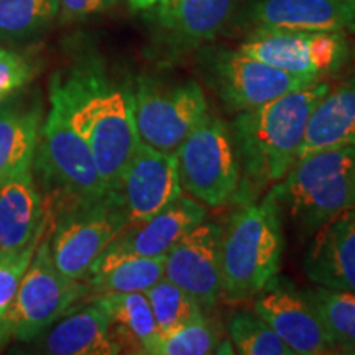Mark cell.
Listing matches in <instances>:
<instances>
[{"instance_id":"6da1fadb","label":"cell","mask_w":355,"mask_h":355,"mask_svg":"<svg viewBox=\"0 0 355 355\" xmlns=\"http://www.w3.org/2000/svg\"><path fill=\"white\" fill-rule=\"evenodd\" d=\"M50 101L86 140L102 180L114 193L140 141L132 89L110 79L96 61H86L53 76Z\"/></svg>"},{"instance_id":"7a4b0ae2","label":"cell","mask_w":355,"mask_h":355,"mask_svg":"<svg viewBox=\"0 0 355 355\" xmlns=\"http://www.w3.org/2000/svg\"><path fill=\"white\" fill-rule=\"evenodd\" d=\"M329 87L319 79L260 107L237 112L229 127L241 170L252 183L277 184L286 176L298 158L311 114Z\"/></svg>"},{"instance_id":"3957f363","label":"cell","mask_w":355,"mask_h":355,"mask_svg":"<svg viewBox=\"0 0 355 355\" xmlns=\"http://www.w3.org/2000/svg\"><path fill=\"white\" fill-rule=\"evenodd\" d=\"M283 248L277 191H270L261 201L237 207L222 229V296L232 303L254 298L278 275Z\"/></svg>"},{"instance_id":"277c9868","label":"cell","mask_w":355,"mask_h":355,"mask_svg":"<svg viewBox=\"0 0 355 355\" xmlns=\"http://www.w3.org/2000/svg\"><path fill=\"white\" fill-rule=\"evenodd\" d=\"M273 189L298 232L311 237L332 217L355 207V145L296 159Z\"/></svg>"},{"instance_id":"5b68a950","label":"cell","mask_w":355,"mask_h":355,"mask_svg":"<svg viewBox=\"0 0 355 355\" xmlns=\"http://www.w3.org/2000/svg\"><path fill=\"white\" fill-rule=\"evenodd\" d=\"M33 171L44 189L71 207L101 201L109 194L91 148L63 112L51 104L40 128Z\"/></svg>"},{"instance_id":"8992f818","label":"cell","mask_w":355,"mask_h":355,"mask_svg":"<svg viewBox=\"0 0 355 355\" xmlns=\"http://www.w3.org/2000/svg\"><path fill=\"white\" fill-rule=\"evenodd\" d=\"M86 291L83 282L64 277L56 268L51 259L50 237L43 232L15 298L2 318L0 343L6 344L10 339L25 343L43 334Z\"/></svg>"},{"instance_id":"52a82bcc","label":"cell","mask_w":355,"mask_h":355,"mask_svg":"<svg viewBox=\"0 0 355 355\" xmlns=\"http://www.w3.org/2000/svg\"><path fill=\"white\" fill-rule=\"evenodd\" d=\"M183 191L204 206L227 204L241 184V162L230 127L207 112L176 150Z\"/></svg>"},{"instance_id":"ba28073f","label":"cell","mask_w":355,"mask_h":355,"mask_svg":"<svg viewBox=\"0 0 355 355\" xmlns=\"http://www.w3.org/2000/svg\"><path fill=\"white\" fill-rule=\"evenodd\" d=\"M132 104L139 140L163 153H176L209 112L206 94L196 81L166 84L139 78L132 89Z\"/></svg>"},{"instance_id":"9c48e42d","label":"cell","mask_w":355,"mask_h":355,"mask_svg":"<svg viewBox=\"0 0 355 355\" xmlns=\"http://www.w3.org/2000/svg\"><path fill=\"white\" fill-rule=\"evenodd\" d=\"M127 227L114 193L101 201L71 207L50 235L53 263L64 277L83 282L94 261Z\"/></svg>"},{"instance_id":"30bf717a","label":"cell","mask_w":355,"mask_h":355,"mask_svg":"<svg viewBox=\"0 0 355 355\" xmlns=\"http://www.w3.org/2000/svg\"><path fill=\"white\" fill-rule=\"evenodd\" d=\"M239 50L248 56L296 74L322 79L347 61L345 33L254 30Z\"/></svg>"},{"instance_id":"8fae6325","label":"cell","mask_w":355,"mask_h":355,"mask_svg":"<svg viewBox=\"0 0 355 355\" xmlns=\"http://www.w3.org/2000/svg\"><path fill=\"white\" fill-rule=\"evenodd\" d=\"M211 74L217 94L234 112L257 109L295 89L319 81L286 73L241 50L216 53L211 61Z\"/></svg>"},{"instance_id":"7c38bea8","label":"cell","mask_w":355,"mask_h":355,"mask_svg":"<svg viewBox=\"0 0 355 355\" xmlns=\"http://www.w3.org/2000/svg\"><path fill=\"white\" fill-rule=\"evenodd\" d=\"M254 311L295 355L334 352V344L304 291L288 278L273 277L254 296Z\"/></svg>"},{"instance_id":"4fadbf2b","label":"cell","mask_w":355,"mask_h":355,"mask_svg":"<svg viewBox=\"0 0 355 355\" xmlns=\"http://www.w3.org/2000/svg\"><path fill=\"white\" fill-rule=\"evenodd\" d=\"M114 194L127 219V227L157 214L183 194L176 155L163 153L139 141Z\"/></svg>"},{"instance_id":"5bb4252c","label":"cell","mask_w":355,"mask_h":355,"mask_svg":"<svg viewBox=\"0 0 355 355\" xmlns=\"http://www.w3.org/2000/svg\"><path fill=\"white\" fill-rule=\"evenodd\" d=\"M222 227L204 219L165 255V278L191 293L202 311H209L222 296Z\"/></svg>"},{"instance_id":"9a60e30c","label":"cell","mask_w":355,"mask_h":355,"mask_svg":"<svg viewBox=\"0 0 355 355\" xmlns=\"http://www.w3.org/2000/svg\"><path fill=\"white\" fill-rule=\"evenodd\" d=\"M245 20L254 30L355 33V0H250Z\"/></svg>"},{"instance_id":"2e32d148","label":"cell","mask_w":355,"mask_h":355,"mask_svg":"<svg viewBox=\"0 0 355 355\" xmlns=\"http://www.w3.org/2000/svg\"><path fill=\"white\" fill-rule=\"evenodd\" d=\"M303 272L314 285L355 293V207L334 216L311 235Z\"/></svg>"},{"instance_id":"e0dca14e","label":"cell","mask_w":355,"mask_h":355,"mask_svg":"<svg viewBox=\"0 0 355 355\" xmlns=\"http://www.w3.org/2000/svg\"><path fill=\"white\" fill-rule=\"evenodd\" d=\"M241 0H157L152 20L173 50L211 42L229 24Z\"/></svg>"},{"instance_id":"ac0fdd59","label":"cell","mask_w":355,"mask_h":355,"mask_svg":"<svg viewBox=\"0 0 355 355\" xmlns=\"http://www.w3.org/2000/svg\"><path fill=\"white\" fill-rule=\"evenodd\" d=\"M206 216L207 211L202 202L181 194L157 214L123 229L109 248L146 259L165 257L166 252L189 230L201 224Z\"/></svg>"},{"instance_id":"d6986e66","label":"cell","mask_w":355,"mask_h":355,"mask_svg":"<svg viewBox=\"0 0 355 355\" xmlns=\"http://www.w3.org/2000/svg\"><path fill=\"white\" fill-rule=\"evenodd\" d=\"M48 224L33 166L0 184V252L32 243Z\"/></svg>"},{"instance_id":"ffe728a7","label":"cell","mask_w":355,"mask_h":355,"mask_svg":"<svg viewBox=\"0 0 355 355\" xmlns=\"http://www.w3.org/2000/svg\"><path fill=\"white\" fill-rule=\"evenodd\" d=\"M355 145V74L329 87L311 114L301 141L298 158L321 152Z\"/></svg>"},{"instance_id":"44dd1931","label":"cell","mask_w":355,"mask_h":355,"mask_svg":"<svg viewBox=\"0 0 355 355\" xmlns=\"http://www.w3.org/2000/svg\"><path fill=\"white\" fill-rule=\"evenodd\" d=\"M44 352L53 355H115L121 349L109 331L105 313L96 301L56 321L44 339Z\"/></svg>"},{"instance_id":"7402d4cb","label":"cell","mask_w":355,"mask_h":355,"mask_svg":"<svg viewBox=\"0 0 355 355\" xmlns=\"http://www.w3.org/2000/svg\"><path fill=\"white\" fill-rule=\"evenodd\" d=\"M94 301L107 316L110 336L121 352L150 354L159 329L145 293H109L97 295Z\"/></svg>"},{"instance_id":"603a6c76","label":"cell","mask_w":355,"mask_h":355,"mask_svg":"<svg viewBox=\"0 0 355 355\" xmlns=\"http://www.w3.org/2000/svg\"><path fill=\"white\" fill-rule=\"evenodd\" d=\"M165 277V257L146 259L105 248L83 282L94 295L146 293Z\"/></svg>"},{"instance_id":"cb8c5ba5","label":"cell","mask_w":355,"mask_h":355,"mask_svg":"<svg viewBox=\"0 0 355 355\" xmlns=\"http://www.w3.org/2000/svg\"><path fill=\"white\" fill-rule=\"evenodd\" d=\"M42 128V107L0 110V184L33 166Z\"/></svg>"},{"instance_id":"d4e9b609","label":"cell","mask_w":355,"mask_h":355,"mask_svg":"<svg viewBox=\"0 0 355 355\" xmlns=\"http://www.w3.org/2000/svg\"><path fill=\"white\" fill-rule=\"evenodd\" d=\"M334 349H355V293L316 285L304 290Z\"/></svg>"},{"instance_id":"484cf974","label":"cell","mask_w":355,"mask_h":355,"mask_svg":"<svg viewBox=\"0 0 355 355\" xmlns=\"http://www.w3.org/2000/svg\"><path fill=\"white\" fill-rule=\"evenodd\" d=\"M60 17V0H0V40H26Z\"/></svg>"},{"instance_id":"4316f807","label":"cell","mask_w":355,"mask_h":355,"mask_svg":"<svg viewBox=\"0 0 355 355\" xmlns=\"http://www.w3.org/2000/svg\"><path fill=\"white\" fill-rule=\"evenodd\" d=\"M219 334L201 314L175 329L158 332L148 355H207L219 354Z\"/></svg>"},{"instance_id":"83f0119b","label":"cell","mask_w":355,"mask_h":355,"mask_svg":"<svg viewBox=\"0 0 355 355\" xmlns=\"http://www.w3.org/2000/svg\"><path fill=\"white\" fill-rule=\"evenodd\" d=\"M234 352L242 355H295L259 314L237 311L229 319Z\"/></svg>"},{"instance_id":"f1b7e54d","label":"cell","mask_w":355,"mask_h":355,"mask_svg":"<svg viewBox=\"0 0 355 355\" xmlns=\"http://www.w3.org/2000/svg\"><path fill=\"white\" fill-rule=\"evenodd\" d=\"M152 306L159 332L175 329L204 314L201 304L191 293L163 277L145 293Z\"/></svg>"},{"instance_id":"f546056e","label":"cell","mask_w":355,"mask_h":355,"mask_svg":"<svg viewBox=\"0 0 355 355\" xmlns=\"http://www.w3.org/2000/svg\"><path fill=\"white\" fill-rule=\"evenodd\" d=\"M43 232L32 243L20 248V250L0 252V316L7 313L8 306L15 298V293L19 290L26 270H28Z\"/></svg>"},{"instance_id":"4dcf8cb0","label":"cell","mask_w":355,"mask_h":355,"mask_svg":"<svg viewBox=\"0 0 355 355\" xmlns=\"http://www.w3.org/2000/svg\"><path fill=\"white\" fill-rule=\"evenodd\" d=\"M33 78V66L19 53L0 46V102L19 92Z\"/></svg>"},{"instance_id":"1f68e13d","label":"cell","mask_w":355,"mask_h":355,"mask_svg":"<svg viewBox=\"0 0 355 355\" xmlns=\"http://www.w3.org/2000/svg\"><path fill=\"white\" fill-rule=\"evenodd\" d=\"M117 0H60V19L63 21L84 20L112 8Z\"/></svg>"},{"instance_id":"d6a6232c","label":"cell","mask_w":355,"mask_h":355,"mask_svg":"<svg viewBox=\"0 0 355 355\" xmlns=\"http://www.w3.org/2000/svg\"><path fill=\"white\" fill-rule=\"evenodd\" d=\"M157 0H127V3L130 6L132 10L141 12V10H150L155 6Z\"/></svg>"},{"instance_id":"836d02e7","label":"cell","mask_w":355,"mask_h":355,"mask_svg":"<svg viewBox=\"0 0 355 355\" xmlns=\"http://www.w3.org/2000/svg\"><path fill=\"white\" fill-rule=\"evenodd\" d=\"M2 318H3V316H0V326H2ZM0 344H2V343H0Z\"/></svg>"}]
</instances>
